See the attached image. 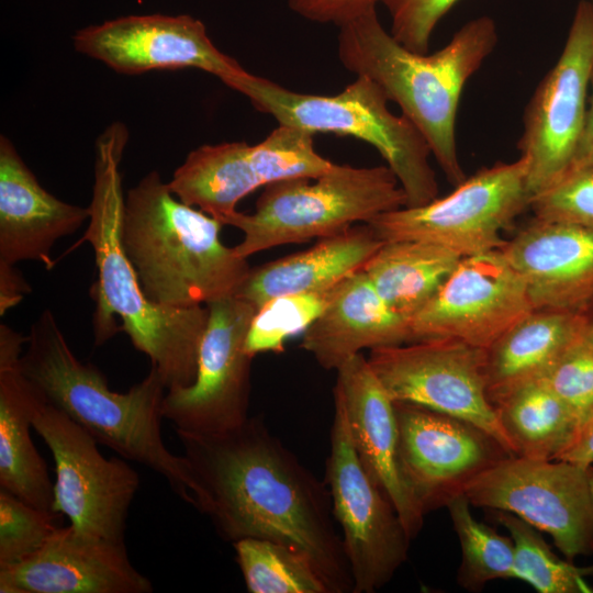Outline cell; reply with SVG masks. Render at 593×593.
Wrapping results in <instances>:
<instances>
[{
    "label": "cell",
    "mask_w": 593,
    "mask_h": 593,
    "mask_svg": "<svg viewBox=\"0 0 593 593\" xmlns=\"http://www.w3.org/2000/svg\"><path fill=\"white\" fill-rule=\"evenodd\" d=\"M128 130L113 122L96 141L94 181L88 227L77 245L88 242L96 258L98 280L91 289L94 344L109 340L119 327L133 346L157 369L167 390L193 383L201 340L208 324V306H167L149 300L127 258L121 237L124 192L120 163Z\"/></svg>",
    "instance_id": "obj_2"
},
{
    "label": "cell",
    "mask_w": 593,
    "mask_h": 593,
    "mask_svg": "<svg viewBox=\"0 0 593 593\" xmlns=\"http://www.w3.org/2000/svg\"><path fill=\"white\" fill-rule=\"evenodd\" d=\"M539 220L593 228V166L568 171L559 181L530 199Z\"/></svg>",
    "instance_id": "obj_35"
},
{
    "label": "cell",
    "mask_w": 593,
    "mask_h": 593,
    "mask_svg": "<svg viewBox=\"0 0 593 593\" xmlns=\"http://www.w3.org/2000/svg\"><path fill=\"white\" fill-rule=\"evenodd\" d=\"M470 505L463 493L446 507L461 547L457 582L467 591L480 592L490 581L514 579V542L477 521Z\"/></svg>",
    "instance_id": "obj_30"
},
{
    "label": "cell",
    "mask_w": 593,
    "mask_h": 593,
    "mask_svg": "<svg viewBox=\"0 0 593 593\" xmlns=\"http://www.w3.org/2000/svg\"><path fill=\"white\" fill-rule=\"evenodd\" d=\"M459 0H379L389 12L391 35L403 46L427 54L432 34Z\"/></svg>",
    "instance_id": "obj_36"
},
{
    "label": "cell",
    "mask_w": 593,
    "mask_h": 593,
    "mask_svg": "<svg viewBox=\"0 0 593 593\" xmlns=\"http://www.w3.org/2000/svg\"><path fill=\"white\" fill-rule=\"evenodd\" d=\"M586 166H593V71L585 124L570 170Z\"/></svg>",
    "instance_id": "obj_40"
},
{
    "label": "cell",
    "mask_w": 593,
    "mask_h": 593,
    "mask_svg": "<svg viewBox=\"0 0 593 593\" xmlns=\"http://www.w3.org/2000/svg\"><path fill=\"white\" fill-rule=\"evenodd\" d=\"M394 409L402 474L425 514L447 506L477 477L513 456L470 422L407 402H394Z\"/></svg>",
    "instance_id": "obj_16"
},
{
    "label": "cell",
    "mask_w": 593,
    "mask_h": 593,
    "mask_svg": "<svg viewBox=\"0 0 593 593\" xmlns=\"http://www.w3.org/2000/svg\"><path fill=\"white\" fill-rule=\"evenodd\" d=\"M379 0H288L296 14L318 23L342 25L376 8Z\"/></svg>",
    "instance_id": "obj_37"
},
{
    "label": "cell",
    "mask_w": 593,
    "mask_h": 593,
    "mask_svg": "<svg viewBox=\"0 0 593 593\" xmlns=\"http://www.w3.org/2000/svg\"><path fill=\"white\" fill-rule=\"evenodd\" d=\"M588 1H589V2L591 3V5L593 7V0H588Z\"/></svg>",
    "instance_id": "obj_43"
},
{
    "label": "cell",
    "mask_w": 593,
    "mask_h": 593,
    "mask_svg": "<svg viewBox=\"0 0 593 593\" xmlns=\"http://www.w3.org/2000/svg\"><path fill=\"white\" fill-rule=\"evenodd\" d=\"M325 484L342 529L353 593H373L405 562L412 539L390 500L363 468L336 396Z\"/></svg>",
    "instance_id": "obj_10"
},
{
    "label": "cell",
    "mask_w": 593,
    "mask_h": 593,
    "mask_svg": "<svg viewBox=\"0 0 593 593\" xmlns=\"http://www.w3.org/2000/svg\"><path fill=\"white\" fill-rule=\"evenodd\" d=\"M413 342L410 321L393 311L361 269L335 286L323 313L303 333L301 347L327 370L363 349Z\"/></svg>",
    "instance_id": "obj_24"
},
{
    "label": "cell",
    "mask_w": 593,
    "mask_h": 593,
    "mask_svg": "<svg viewBox=\"0 0 593 593\" xmlns=\"http://www.w3.org/2000/svg\"><path fill=\"white\" fill-rule=\"evenodd\" d=\"M584 337L593 345V307L586 313Z\"/></svg>",
    "instance_id": "obj_41"
},
{
    "label": "cell",
    "mask_w": 593,
    "mask_h": 593,
    "mask_svg": "<svg viewBox=\"0 0 593 593\" xmlns=\"http://www.w3.org/2000/svg\"><path fill=\"white\" fill-rule=\"evenodd\" d=\"M89 217V206L64 202L45 190L13 143L0 136V264L35 260L51 269L55 243Z\"/></svg>",
    "instance_id": "obj_22"
},
{
    "label": "cell",
    "mask_w": 593,
    "mask_h": 593,
    "mask_svg": "<svg viewBox=\"0 0 593 593\" xmlns=\"http://www.w3.org/2000/svg\"><path fill=\"white\" fill-rule=\"evenodd\" d=\"M232 545L250 593H331L312 559L294 547L262 538Z\"/></svg>",
    "instance_id": "obj_29"
},
{
    "label": "cell",
    "mask_w": 593,
    "mask_h": 593,
    "mask_svg": "<svg viewBox=\"0 0 593 593\" xmlns=\"http://www.w3.org/2000/svg\"><path fill=\"white\" fill-rule=\"evenodd\" d=\"M20 365L46 401L121 457L161 475L184 502L195 506L198 485L184 456L172 454L161 436L167 389L154 367L128 391H112L105 376L71 350L51 310L31 325Z\"/></svg>",
    "instance_id": "obj_3"
},
{
    "label": "cell",
    "mask_w": 593,
    "mask_h": 593,
    "mask_svg": "<svg viewBox=\"0 0 593 593\" xmlns=\"http://www.w3.org/2000/svg\"><path fill=\"white\" fill-rule=\"evenodd\" d=\"M334 288L284 294L267 301L253 317L245 342L246 353L254 358L262 353L283 351L290 337L303 334L323 313Z\"/></svg>",
    "instance_id": "obj_32"
},
{
    "label": "cell",
    "mask_w": 593,
    "mask_h": 593,
    "mask_svg": "<svg viewBox=\"0 0 593 593\" xmlns=\"http://www.w3.org/2000/svg\"><path fill=\"white\" fill-rule=\"evenodd\" d=\"M124 541L58 527L24 560L0 569V593H152Z\"/></svg>",
    "instance_id": "obj_19"
},
{
    "label": "cell",
    "mask_w": 593,
    "mask_h": 593,
    "mask_svg": "<svg viewBox=\"0 0 593 593\" xmlns=\"http://www.w3.org/2000/svg\"><path fill=\"white\" fill-rule=\"evenodd\" d=\"M569 461L584 468L593 463V417L578 430L573 441L555 459Z\"/></svg>",
    "instance_id": "obj_39"
},
{
    "label": "cell",
    "mask_w": 593,
    "mask_h": 593,
    "mask_svg": "<svg viewBox=\"0 0 593 593\" xmlns=\"http://www.w3.org/2000/svg\"><path fill=\"white\" fill-rule=\"evenodd\" d=\"M533 310L501 249L465 256L410 321L412 339L454 338L485 350Z\"/></svg>",
    "instance_id": "obj_17"
},
{
    "label": "cell",
    "mask_w": 593,
    "mask_h": 593,
    "mask_svg": "<svg viewBox=\"0 0 593 593\" xmlns=\"http://www.w3.org/2000/svg\"><path fill=\"white\" fill-rule=\"evenodd\" d=\"M31 287L14 265L0 264V315L21 302Z\"/></svg>",
    "instance_id": "obj_38"
},
{
    "label": "cell",
    "mask_w": 593,
    "mask_h": 593,
    "mask_svg": "<svg viewBox=\"0 0 593 593\" xmlns=\"http://www.w3.org/2000/svg\"><path fill=\"white\" fill-rule=\"evenodd\" d=\"M534 310L593 307V228L536 219L501 248Z\"/></svg>",
    "instance_id": "obj_21"
},
{
    "label": "cell",
    "mask_w": 593,
    "mask_h": 593,
    "mask_svg": "<svg viewBox=\"0 0 593 593\" xmlns=\"http://www.w3.org/2000/svg\"><path fill=\"white\" fill-rule=\"evenodd\" d=\"M514 455L555 460L575 438L580 425L544 378L528 381L494 404Z\"/></svg>",
    "instance_id": "obj_28"
},
{
    "label": "cell",
    "mask_w": 593,
    "mask_h": 593,
    "mask_svg": "<svg viewBox=\"0 0 593 593\" xmlns=\"http://www.w3.org/2000/svg\"><path fill=\"white\" fill-rule=\"evenodd\" d=\"M406 203L403 188L387 165L334 164L317 178H292L266 186L254 213L235 211L220 222L244 234L233 248L247 259L272 247L336 235Z\"/></svg>",
    "instance_id": "obj_7"
},
{
    "label": "cell",
    "mask_w": 593,
    "mask_h": 593,
    "mask_svg": "<svg viewBox=\"0 0 593 593\" xmlns=\"http://www.w3.org/2000/svg\"><path fill=\"white\" fill-rule=\"evenodd\" d=\"M593 71V7L582 0L563 49L537 86L517 143L528 163L530 197L559 181L571 168L585 124Z\"/></svg>",
    "instance_id": "obj_13"
},
{
    "label": "cell",
    "mask_w": 593,
    "mask_h": 593,
    "mask_svg": "<svg viewBox=\"0 0 593 593\" xmlns=\"http://www.w3.org/2000/svg\"><path fill=\"white\" fill-rule=\"evenodd\" d=\"M465 495L473 506L512 513L546 532L568 560L593 553L588 468L508 456L477 477Z\"/></svg>",
    "instance_id": "obj_11"
},
{
    "label": "cell",
    "mask_w": 593,
    "mask_h": 593,
    "mask_svg": "<svg viewBox=\"0 0 593 593\" xmlns=\"http://www.w3.org/2000/svg\"><path fill=\"white\" fill-rule=\"evenodd\" d=\"M333 166L316 152L314 134L279 124L255 145L231 142L197 147L168 184L182 202L220 221L260 187L292 178H317Z\"/></svg>",
    "instance_id": "obj_9"
},
{
    "label": "cell",
    "mask_w": 593,
    "mask_h": 593,
    "mask_svg": "<svg viewBox=\"0 0 593 593\" xmlns=\"http://www.w3.org/2000/svg\"><path fill=\"white\" fill-rule=\"evenodd\" d=\"M461 256L423 240L383 242L362 270L396 313L411 321L435 295Z\"/></svg>",
    "instance_id": "obj_27"
},
{
    "label": "cell",
    "mask_w": 593,
    "mask_h": 593,
    "mask_svg": "<svg viewBox=\"0 0 593 593\" xmlns=\"http://www.w3.org/2000/svg\"><path fill=\"white\" fill-rule=\"evenodd\" d=\"M60 516L0 489V569L37 551L59 527Z\"/></svg>",
    "instance_id": "obj_33"
},
{
    "label": "cell",
    "mask_w": 593,
    "mask_h": 593,
    "mask_svg": "<svg viewBox=\"0 0 593 593\" xmlns=\"http://www.w3.org/2000/svg\"><path fill=\"white\" fill-rule=\"evenodd\" d=\"M588 475H589V481H590L591 491L593 495V466L588 467Z\"/></svg>",
    "instance_id": "obj_42"
},
{
    "label": "cell",
    "mask_w": 593,
    "mask_h": 593,
    "mask_svg": "<svg viewBox=\"0 0 593 593\" xmlns=\"http://www.w3.org/2000/svg\"><path fill=\"white\" fill-rule=\"evenodd\" d=\"M382 244L368 224L360 223L305 250L250 268L235 296L258 310L280 295L331 290L361 270Z\"/></svg>",
    "instance_id": "obj_25"
},
{
    "label": "cell",
    "mask_w": 593,
    "mask_h": 593,
    "mask_svg": "<svg viewBox=\"0 0 593 593\" xmlns=\"http://www.w3.org/2000/svg\"><path fill=\"white\" fill-rule=\"evenodd\" d=\"M33 429L55 463L54 512L83 533L124 541L138 473L123 459L105 458L98 441L46 399L34 414Z\"/></svg>",
    "instance_id": "obj_14"
},
{
    "label": "cell",
    "mask_w": 593,
    "mask_h": 593,
    "mask_svg": "<svg viewBox=\"0 0 593 593\" xmlns=\"http://www.w3.org/2000/svg\"><path fill=\"white\" fill-rule=\"evenodd\" d=\"M198 371L192 384L166 391L163 416L175 430L217 434L242 425L248 417L250 357L247 333L257 309L228 296L209 303Z\"/></svg>",
    "instance_id": "obj_15"
},
{
    "label": "cell",
    "mask_w": 593,
    "mask_h": 593,
    "mask_svg": "<svg viewBox=\"0 0 593 593\" xmlns=\"http://www.w3.org/2000/svg\"><path fill=\"white\" fill-rule=\"evenodd\" d=\"M336 372L334 396L345 409L358 457L413 539L423 527L425 513L402 474L394 402L361 353L345 361Z\"/></svg>",
    "instance_id": "obj_20"
},
{
    "label": "cell",
    "mask_w": 593,
    "mask_h": 593,
    "mask_svg": "<svg viewBox=\"0 0 593 593\" xmlns=\"http://www.w3.org/2000/svg\"><path fill=\"white\" fill-rule=\"evenodd\" d=\"M586 314L533 310L485 349V380L494 404L515 388L542 378L584 335Z\"/></svg>",
    "instance_id": "obj_26"
},
{
    "label": "cell",
    "mask_w": 593,
    "mask_h": 593,
    "mask_svg": "<svg viewBox=\"0 0 593 593\" xmlns=\"http://www.w3.org/2000/svg\"><path fill=\"white\" fill-rule=\"evenodd\" d=\"M222 226L178 199L156 170L128 189L121 237L145 295L177 307L236 295L250 267L221 242Z\"/></svg>",
    "instance_id": "obj_5"
},
{
    "label": "cell",
    "mask_w": 593,
    "mask_h": 593,
    "mask_svg": "<svg viewBox=\"0 0 593 593\" xmlns=\"http://www.w3.org/2000/svg\"><path fill=\"white\" fill-rule=\"evenodd\" d=\"M198 496L220 537L282 542L306 553L331 593L354 592L332 500L322 483L259 416L217 434L176 430Z\"/></svg>",
    "instance_id": "obj_1"
},
{
    "label": "cell",
    "mask_w": 593,
    "mask_h": 593,
    "mask_svg": "<svg viewBox=\"0 0 593 593\" xmlns=\"http://www.w3.org/2000/svg\"><path fill=\"white\" fill-rule=\"evenodd\" d=\"M514 542V579L523 580L539 593H586L591 588L584 578L593 575V566L577 567L552 552L539 530L505 512L493 510Z\"/></svg>",
    "instance_id": "obj_31"
},
{
    "label": "cell",
    "mask_w": 593,
    "mask_h": 593,
    "mask_svg": "<svg viewBox=\"0 0 593 593\" xmlns=\"http://www.w3.org/2000/svg\"><path fill=\"white\" fill-rule=\"evenodd\" d=\"M528 163L523 156L478 170L444 198L382 213L368 224L382 242L423 240L461 257L501 249L502 232L526 208Z\"/></svg>",
    "instance_id": "obj_8"
},
{
    "label": "cell",
    "mask_w": 593,
    "mask_h": 593,
    "mask_svg": "<svg viewBox=\"0 0 593 593\" xmlns=\"http://www.w3.org/2000/svg\"><path fill=\"white\" fill-rule=\"evenodd\" d=\"M577 418L580 427L593 417V345L575 340L542 377Z\"/></svg>",
    "instance_id": "obj_34"
},
{
    "label": "cell",
    "mask_w": 593,
    "mask_h": 593,
    "mask_svg": "<svg viewBox=\"0 0 593 593\" xmlns=\"http://www.w3.org/2000/svg\"><path fill=\"white\" fill-rule=\"evenodd\" d=\"M367 359L394 402L470 422L515 456L488 395L484 349L454 338H429L373 348Z\"/></svg>",
    "instance_id": "obj_12"
},
{
    "label": "cell",
    "mask_w": 593,
    "mask_h": 593,
    "mask_svg": "<svg viewBox=\"0 0 593 593\" xmlns=\"http://www.w3.org/2000/svg\"><path fill=\"white\" fill-rule=\"evenodd\" d=\"M80 54L122 75L195 68L223 83L246 70L211 41L203 22L189 14H131L78 30Z\"/></svg>",
    "instance_id": "obj_18"
},
{
    "label": "cell",
    "mask_w": 593,
    "mask_h": 593,
    "mask_svg": "<svg viewBox=\"0 0 593 593\" xmlns=\"http://www.w3.org/2000/svg\"><path fill=\"white\" fill-rule=\"evenodd\" d=\"M245 96L259 112L278 124L312 134L351 136L374 147L403 188L406 206H421L438 197L430 148L403 114L388 108V98L368 77L357 76L337 94L318 96L290 90L247 70L224 82Z\"/></svg>",
    "instance_id": "obj_6"
},
{
    "label": "cell",
    "mask_w": 593,
    "mask_h": 593,
    "mask_svg": "<svg viewBox=\"0 0 593 593\" xmlns=\"http://www.w3.org/2000/svg\"><path fill=\"white\" fill-rule=\"evenodd\" d=\"M26 340L0 324V489L54 512V483L31 437L34 414L45 398L21 369Z\"/></svg>",
    "instance_id": "obj_23"
},
{
    "label": "cell",
    "mask_w": 593,
    "mask_h": 593,
    "mask_svg": "<svg viewBox=\"0 0 593 593\" xmlns=\"http://www.w3.org/2000/svg\"><path fill=\"white\" fill-rule=\"evenodd\" d=\"M496 43L495 23L483 15L462 25L439 51L418 54L384 30L372 8L339 25L337 53L347 70L371 79L400 107L456 187L467 178L456 137L460 96Z\"/></svg>",
    "instance_id": "obj_4"
}]
</instances>
